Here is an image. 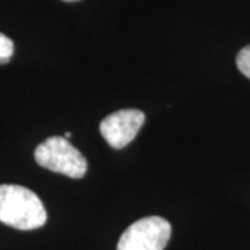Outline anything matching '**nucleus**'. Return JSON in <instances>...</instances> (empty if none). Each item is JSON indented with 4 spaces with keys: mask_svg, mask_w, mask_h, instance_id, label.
<instances>
[{
    "mask_svg": "<svg viewBox=\"0 0 250 250\" xmlns=\"http://www.w3.org/2000/svg\"><path fill=\"white\" fill-rule=\"evenodd\" d=\"M45 206L35 192L21 185H0V223L20 231L43 227Z\"/></svg>",
    "mask_w": 250,
    "mask_h": 250,
    "instance_id": "obj_1",
    "label": "nucleus"
},
{
    "mask_svg": "<svg viewBox=\"0 0 250 250\" xmlns=\"http://www.w3.org/2000/svg\"><path fill=\"white\" fill-rule=\"evenodd\" d=\"M35 161L46 170L70 178H82L88 171L83 154L62 136H52L35 149Z\"/></svg>",
    "mask_w": 250,
    "mask_h": 250,
    "instance_id": "obj_2",
    "label": "nucleus"
},
{
    "mask_svg": "<svg viewBox=\"0 0 250 250\" xmlns=\"http://www.w3.org/2000/svg\"><path fill=\"white\" fill-rule=\"evenodd\" d=\"M171 238V224L157 215L145 217L125 229L117 250H164Z\"/></svg>",
    "mask_w": 250,
    "mask_h": 250,
    "instance_id": "obj_3",
    "label": "nucleus"
},
{
    "mask_svg": "<svg viewBox=\"0 0 250 250\" xmlns=\"http://www.w3.org/2000/svg\"><path fill=\"white\" fill-rule=\"evenodd\" d=\"M145 124V114L136 108L117 110L100 123V134L113 149L131 143Z\"/></svg>",
    "mask_w": 250,
    "mask_h": 250,
    "instance_id": "obj_4",
    "label": "nucleus"
},
{
    "mask_svg": "<svg viewBox=\"0 0 250 250\" xmlns=\"http://www.w3.org/2000/svg\"><path fill=\"white\" fill-rule=\"evenodd\" d=\"M14 53V43L9 36L0 32V64H6L10 62Z\"/></svg>",
    "mask_w": 250,
    "mask_h": 250,
    "instance_id": "obj_5",
    "label": "nucleus"
},
{
    "mask_svg": "<svg viewBox=\"0 0 250 250\" xmlns=\"http://www.w3.org/2000/svg\"><path fill=\"white\" fill-rule=\"evenodd\" d=\"M236 65L239 71L250 80V45L245 46L236 56Z\"/></svg>",
    "mask_w": 250,
    "mask_h": 250,
    "instance_id": "obj_6",
    "label": "nucleus"
},
{
    "mask_svg": "<svg viewBox=\"0 0 250 250\" xmlns=\"http://www.w3.org/2000/svg\"><path fill=\"white\" fill-rule=\"evenodd\" d=\"M64 138H65V139H70V138H71V132H67Z\"/></svg>",
    "mask_w": 250,
    "mask_h": 250,
    "instance_id": "obj_7",
    "label": "nucleus"
},
{
    "mask_svg": "<svg viewBox=\"0 0 250 250\" xmlns=\"http://www.w3.org/2000/svg\"><path fill=\"white\" fill-rule=\"evenodd\" d=\"M62 1H67V3H75V1H80V0H62Z\"/></svg>",
    "mask_w": 250,
    "mask_h": 250,
    "instance_id": "obj_8",
    "label": "nucleus"
}]
</instances>
